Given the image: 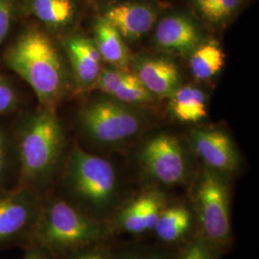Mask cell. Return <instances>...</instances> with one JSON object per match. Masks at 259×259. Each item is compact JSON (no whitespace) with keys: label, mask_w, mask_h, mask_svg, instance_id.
I'll list each match as a JSON object with an SVG mask.
<instances>
[{"label":"cell","mask_w":259,"mask_h":259,"mask_svg":"<svg viewBox=\"0 0 259 259\" xmlns=\"http://www.w3.org/2000/svg\"><path fill=\"white\" fill-rule=\"evenodd\" d=\"M6 61L44 105L51 107L57 102L64 89L65 74L60 55L44 32L30 29L23 33L10 47Z\"/></svg>","instance_id":"1"},{"label":"cell","mask_w":259,"mask_h":259,"mask_svg":"<svg viewBox=\"0 0 259 259\" xmlns=\"http://www.w3.org/2000/svg\"><path fill=\"white\" fill-rule=\"evenodd\" d=\"M68 179L71 194L84 210L102 215L111 208L117 195L118 182L108 160L75 149Z\"/></svg>","instance_id":"2"},{"label":"cell","mask_w":259,"mask_h":259,"mask_svg":"<svg viewBox=\"0 0 259 259\" xmlns=\"http://www.w3.org/2000/svg\"><path fill=\"white\" fill-rule=\"evenodd\" d=\"M39 239L58 251L76 250L100 240L102 227L89 215L65 201L50 204L39 228Z\"/></svg>","instance_id":"3"},{"label":"cell","mask_w":259,"mask_h":259,"mask_svg":"<svg viewBox=\"0 0 259 259\" xmlns=\"http://www.w3.org/2000/svg\"><path fill=\"white\" fill-rule=\"evenodd\" d=\"M194 207L202 238L213 248L231 238L229 188L214 171H205L195 188Z\"/></svg>","instance_id":"4"},{"label":"cell","mask_w":259,"mask_h":259,"mask_svg":"<svg viewBox=\"0 0 259 259\" xmlns=\"http://www.w3.org/2000/svg\"><path fill=\"white\" fill-rule=\"evenodd\" d=\"M63 142L62 128L51 112L35 117L19 142L22 175L30 180L47 176L56 164Z\"/></svg>","instance_id":"5"},{"label":"cell","mask_w":259,"mask_h":259,"mask_svg":"<svg viewBox=\"0 0 259 259\" xmlns=\"http://www.w3.org/2000/svg\"><path fill=\"white\" fill-rule=\"evenodd\" d=\"M82 123L98 143L113 145L133 138L141 129V118L128 106L114 99H101L83 111Z\"/></svg>","instance_id":"6"},{"label":"cell","mask_w":259,"mask_h":259,"mask_svg":"<svg viewBox=\"0 0 259 259\" xmlns=\"http://www.w3.org/2000/svg\"><path fill=\"white\" fill-rule=\"evenodd\" d=\"M140 161L149 176L167 185H179L188 173L185 151L178 139L160 134L147 140L140 151Z\"/></svg>","instance_id":"7"},{"label":"cell","mask_w":259,"mask_h":259,"mask_svg":"<svg viewBox=\"0 0 259 259\" xmlns=\"http://www.w3.org/2000/svg\"><path fill=\"white\" fill-rule=\"evenodd\" d=\"M190 141L197 155L214 172L233 173L239 165V155L232 139L220 130H193Z\"/></svg>","instance_id":"8"},{"label":"cell","mask_w":259,"mask_h":259,"mask_svg":"<svg viewBox=\"0 0 259 259\" xmlns=\"http://www.w3.org/2000/svg\"><path fill=\"white\" fill-rule=\"evenodd\" d=\"M157 17V9L148 3L126 1L110 6L102 18L115 28L125 40L136 41L154 28Z\"/></svg>","instance_id":"9"},{"label":"cell","mask_w":259,"mask_h":259,"mask_svg":"<svg viewBox=\"0 0 259 259\" xmlns=\"http://www.w3.org/2000/svg\"><path fill=\"white\" fill-rule=\"evenodd\" d=\"M134 74L153 96L171 97L181 87L177 65L163 58L139 59L135 64Z\"/></svg>","instance_id":"10"},{"label":"cell","mask_w":259,"mask_h":259,"mask_svg":"<svg viewBox=\"0 0 259 259\" xmlns=\"http://www.w3.org/2000/svg\"><path fill=\"white\" fill-rule=\"evenodd\" d=\"M154 37L157 47L180 54L192 52L201 41L199 29L184 15L163 18L157 23Z\"/></svg>","instance_id":"11"},{"label":"cell","mask_w":259,"mask_h":259,"mask_svg":"<svg viewBox=\"0 0 259 259\" xmlns=\"http://www.w3.org/2000/svg\"><path fill=\"white\" fill-rule=\"evenodd\" d=\"M36 204L21 192H0V242L23 232L34 218Z\"/></svg>","instance_id":"12"},{"label":"cell","mask_w":259,"mask_h":259,"mask_svg":"<svg viewBox=\"0 0 259 259\" xmlns=\"http://www.w3.org/2000/svg\"><path fill=\"white\" fill-rule=\"evenodd\" d=\"M164 207V195L158 191H148L139 195L121 211L118 223L125 232L141 233L151 231Z\"/></svg>","instance_id":"13"},{"label":"cell","mask_w":259,"mask_h":259,"mask_svg":"<svg viewBox=\"0 0 259 259\" xmlns=\"http://www.w3.org/2000/svg\"><path fill=\"white\" fill-rule=\"evenodd\" d=\"M65 49L78 81L83 85H93L101 72V56L93 41L85 37H72Z\"/></svg>","instance_id":"14"},{"label":"cell","mask_w":259,"mask_h":259,"mask_svg":"<svg viewBox=\"0 0 259 259\" xmlns=\"http://www.w3.org/2000/svg\"><path fill=\"white\" fill-rule=\"evenodd\" d=\"M95 47L101 58L116 68L127 70L131 55L126 40L118 31L101 18L95 24Z\"/></svg>","instance_id":"15"},{"label":"cell","mask_w":259,"mask_h":259,"mask_svg":"<svg viewBox=\"0 0 259 259\" xmlns=\"http://www.w3.org/2000/svg\"><path fill=\"white\" fill-rule=\"evenodd\" d=\"M170 98L172 113L181 122L196 123L207 116L205 95L195 85L180 87Z\"/></svg>","instance_id":"16"},{"label":"cell","mask_w":259,"mask_h":259,"mask_svg":"<svg viewBox=\"0 0 259 259\" xmlns=\"http://www.w3.org/2000/svg\"><path fill=\"white\" fill-rule=\"evenodd\" d=\"M225 62L222 47L216 40L199 44L192 51L189 67L197 80L206 81L218 74Z\"/></svg>","instance_id":"17"},{"label":"cell","mask_w":259,"mask_h":259,"mask_svg":"<svg viewBox=\"0 0 259 259\" xmlns=\"http://www.w3.org/2000/svg\"><path fill=\"white\" fill-rule=\"evenodd\" d=\"M192 222L191 212L187 207L178 204L164 207L159 214L154 231L157 237L164 242H176L189 231Z\"/></svg>","instance_id":"18"},{"label":"cell","mask_w":259,"mask_h":259,"mask_svg":"<svg viewBox=\"0 0 259 259\" xmlns=\"http://www.w3.org/2000/svg\"><path fill=\"white\" fill-rule=\"evenodd\" d=\"M32 13L50 26H64L74 17L72 0H31Z\"/></svg>","instance_id":"19"},{"label":"cell","mask_w":259,"mask_h":259,"mask_svg":"<svg viewBox=\"0 0 259 259\" xmlns=\"http://www.w3.org/2000/svg\"><path fill=\"white\" fill-rule=\"evenodd\" d=\"M245 0H192L201 16L211 23H222L232 18Z\"/></svg>","instance_id":"20"},{"label":"cell","mask_w":259,"mask_h":259,"mask_svg":"<svg viewBox=\"0 0 259 259\" xmlns=\"http://www.w3.org/2000/svg\"><path fill=\"white\" fill-rule=\"evenodd\" d=\"M112 99L123 104H141L150 102L154 96L149 93L139 82L135 74L132 75L129 80L122 84L120 88L111 95Z\"/></svg>","instance_id":"21"},{"label":"cell","mask_w":259,"mask_h":259,"mask_svg":"<svg viewBox=\"0 0 259 259\" xmlns=\"http://www.w3.org/2000/svg\"><path fill=\"white\" fill-rule=\"evenodd\" d=\"M133 73L120 68H106L102 69L93 87L100 92L111 96L122 84L126 83Z\"/></svg>","instance_id":"22"},{"label":"cell","mask_w":259,"mask_h":259,"mask_svg":"<svg viewBox=\"0 0 259 259\" xmlns=\"http://www.w3.org/2000/svg\"><path fill=\"white\" fill-rule=\"evenodd\" d=\"M214 248L203 238L192 241L183 251L180 259H215Z\"/></svg>","instance_id":"23"},{"label":"cell","mask_w":259,"mask_h":259,"mask_svg":"<svg viewBox=\"0 0 259 259\" xmlns=\"http://www.w3.org/2000/svg\"><path fill=\"white\" fill-rule=\"evenodd\" d=\"M14 0H0V45L9 32L14 16Z\"/></svg>","instance_id":"24"},{"label":"cell","mask_w":259,"mask_h":259,"mask_svg":"<svg viewBox=\"0 0 259 259\" xmlns=\"http://www.w3.org/2000/svg\"><path fill=\"white\" fill-rule=\"evenodd\" d=\"M16 94L13 88L0 77V113L9 111L15 105Z\"/></svg>","instance_id":"25"},{"label":"cell","mask_w":259,"mask_h":259,"mask_svg":"<svg viewBox=\"0 0 259 259\" xmlns=\"http://www.w3.org/2000/svg\"><path fill=\"white\" fill-rule=\"evenodd\" d=\"M120 259H167L163 255L152 252V251H140V252H133L127 255L122 256Z\"/></svg>","instance_id":"26"},{"label":"cell","mask_w":259,"mask_h":259,"mask_svg":"<svg viewBox=\"0 0 259 259\" xmlns=\"http://www.w3.org/2000/svg\"><path fill=\"white\" fill-rule=\"evenodd\" d=\"M7 164V145L4 136L0 133V177L4 174Z\"/></svg>","instance_id":"27"},{"label":"cell","mask_w":259,"mask_h":259,"mask_svg":"<svg viewBox=\"0 0 259 259\" xmlns=\"http://www.w3.org/2000/svg\"><path fill=\"white\" fill-rule=\"evenodd\" d=\"M75 259H106L103 256L101 253L99 252H89V253H84L81 254L79 256H77Z\"/></svg>","instance_id":"28"},{"label":"cell","mask_w":259,"mask_h":259,"mask_svg":"<svg viewBox=\"0 0 259 259\" xmlns=\"http://www.w3.org/2000/svg\"><path fill=\"white\" fill-rule=\"evenodd\" d=\"M27 259H45L42 258V257H39V256H30L29 258Z\"/></svg>","instance_id":"29"}]
</instances>
